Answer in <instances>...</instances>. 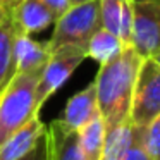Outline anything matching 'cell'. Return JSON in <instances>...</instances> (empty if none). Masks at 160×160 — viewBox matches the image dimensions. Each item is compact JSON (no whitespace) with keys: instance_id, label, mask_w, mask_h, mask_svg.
Returning <instances> with one entry per match:
<instances>
[{"instance_id":"cell-1","label":"cell","mask_w":160,"mask_h":160,"mask_svg":"<svg viewBox=\"0 0 160 160\" xmlns=\"http://www.w3.org/2000/svg\"><path fill=\"white\" fill-rule=\"evenodd\" d=\"M141 62L139 53L128 45L121 55L102 64L98 69L93 83L97 86L98 110L105 122V129L115 128L131 119L132 93Z\"/></svg>"},{"instance_id":"cell-2","label":"cell","mask_w":160,"mask_h":160,"mask_svg":"<svg viewBox=\"0 0 160 160\" xmlns=\"http://www.w3.org/2000/svg\"><path fill=\"white\" fill-rule=\"evenodd\" d=\"M43 71L16 72L0 95V145L31 117L38 115L36 86Z\"/></svg>"},{"instance_id":"cell-3","label":"cell","mask_w":160,"mask_h":160,"mask_svg":"<svg viewBox=\"0 0 160 160\" xmlns=\"http://www.w3.org/2000/svg\"><path fill=\"white\" fill-rule=\"evenodd\" d=\"M100 2L90 0L78 5H71L62 16L55 21L52 38L48 40V47L52 52L67 45L83 47L86 48L90 38L100 29Z\"/></svg>"},{"instance_id":"cell-4","label":"cell","mask_w":160,"mask_h":160,"mask_svg":"<svg viewBox=\"0 0 160 160\" xmlns=\"http://www.w3.org/2000/svg\"><path fill=\"white\" fill-rule=\"evenodd\" d=\"M160 115V64L155 59H143L138 71L131 103V122L148 126Z\"/></svg>"},{"instance_id":"cell-5","label":"cell","mask_w":160,"mask_h":160,"mask_svg":"<svg viewBox=\"0 0 160 160\" xmlns=\"http://www.w3.org/2000/svg\"><path fill=\"white\" fill-rule=\"evenodd\" d=\"M84 59H88V57L86 48H83V47L67 45L52 52L47 66L43 67L38 86H36V105H38V108H42V105L72 76V72L81 66Z\"/></svg>"},{"instance_id":"cell-6","label":"cell","mask_w":160,"mask_h":160,"mask_svg":"<svg viewBox=\"0 0 160 160\" xmlns=\"http://www.w3.org/2000/svg\"><path fill=\"white\" fill-rule=\"evenodd\" d=\"M131 47L141 59L160 52V0H132Z\"/></svg>"},{"instance_id":"cell-7","label":"cell","mask_w":160,"mask_h":160,"mask_svg":"<svg viewBox=\"0 0 160 160\" xmlns=\"http://www.w3.org/2000/svg\"><path fill=\"white\" fill-rule=\"evenodd\" d=\"M47 160H84L79 132L62 119H55L45 128Z\"/></svg>"},{"instance_id":"cell-8","label":"cell","mask_w":160,"mask_h":160,"mask_svg":"<svg viewBox=\"0 0 160 160\" xmlns=\"http://www.w3.org/2000/svg\"><path fill=\"white\" fill-rule=\"evenodd\" d=\"M100 24L114 33L124 45H131L132 33V0H98Z\"/></svg>"},{"instance_id":"cell-9","label":"cell","mask_w":160,"mask_h":160,"mask_svg":"<svg viewBox=\"0 0 160 160\" xmlns=\"http://www.w3.org/2000/svg\"><path fill=\"white\" fill-rule=\"evenodd\" d=\"M52 50L48 43L35 42L29 35L18 33L12 48V59H14L16 72H33V71H43L47 66Z\"/></svg>"},{"instance_id":"cell-10","label":"cell","mask_w":160,"mask_h":160,"mask_svg":"<svg viewBox=\"0 0 160 160\" xmlns=\"http://www.w3.org/2000/svg\"><path fill=\"white\" fill-rule=\"evenodd\" d=\"M12 19L19 33L33 35L55 24L57 16L42 0H21L12 11Z\"/></svg>"},{"instance_id":"cell-11","label":"cell","mask_w":160,"mask_h":160,"mask_svg":"<svg viewBox=\"0 0 160 160\" xmlns=\"http://www.w3.org/2000/svg\"><path fill=\"white\" fill-rule=\"evenodd\" d=\"M45 128L47 126H43L38 115L31 117L0 145V160H19L40 141V138L45 134Z\"/></svg>"},{"instance_id":"cell-12","label":"cell","mask_w":160,"mask_h":160,"mask_svg":"<svg viewBox=\"0 0 160 160\" xmlns=\"http://www.w3.org/2000/svg\"><path fill=\"white\" fill-rule=\"evenodd\" d=\"M100 110H98V100H97V86H95V83H91L84 90L78 91L74 97H71L67 100L62 114V121L69 128L79 131Z\"/></svg>"},{"instance_id":"cell-13","label":"cell","mask_w":160,"mask_h":160,"mask_svg":"<svg viewBox=\"0 0 160 160\" xmlns=\"http://www.w3.org/2000/svg\"><path fill=\"white\" fill-rule=\"evenodd\" d=\"M126 47L128 45H124L119 36H115L114 33L107 31L105 28H100V29L95 31V35L91 36L90 42H88L86 57L97 60L102 66V64L110 62L112 59L121 55Z\"/></svg>"},{"instance_id":"cell-14","label":"cell","mask_w":160,"mask_h":160,"mask_svg":"<svg viewBox=\"0 0 160 160\" xmlns=\"http://www.w3.org/2000/svg\"><path fill=\"white\" fill-rule=\"evenodd\" d=\"M132 138H134V124L131 122V119L115 128L105 129L102 160H122V157L131 146Z\"/></svg>"},{"instance_id":"cell-15","label":"cell","mask_w":160,"mask_h":160,"mask_svg":"<svg viewBox=\"0 0 160 160\" xmlns=\"http://www.w3.org/2000/svg\"><path fill=\"white\" fill-rule=\"evenodd\" d=\"M18 33L19 31L14 24L12 12H9L4 21L0 22V84L9 83V79L16 74L12 48Z\"/></svg>"},{"instance_id":"cell-16","label":"cell","mask_w":160,"mask_h":160,"mask_svg":"<svg viewBox=\"0 0 160 160\" xmlns=\"http://www.w3.org/2000/svg\"><path fill=\"white\" fill-rule=\"evenodd\" d=\"M79 143L84 160H102L105 143V122L100 112L79 129Z\"/></svg>"},{"instance_id":"cell-17","label":"cell","mask_w":160,"mask_h":160,"mask_svg":"<svg viewBox=\"0 0 160 160\" xmlns=\"http://www.w3.org/2000/svg\"><path fill=\"white\" fill-rule=\"evenodd\" d=\"M143 134H145V126H134V138L122 160H153V157L148 153L145 146Z\"/></svg>"},{"instance_id":"cell-18","label":"cell","mask_w":160,"mask_h":160,"mask_svg":"<svg viewBox=\"0 0 160 160\" xmlns=\"http://www.w3.org/2000/svg\"><path fill=\"white\" fill-rule=\"evenodd\" d=\"M145 146L153 160H160V115L155 117L148 126H145Z\"/></svg>"},{"instance_id":"cell-19","label":"cell","mask_w":160,"mask_h":160,"mask_svg":"<svg viewBox=\"0 0 160 160\" xmlns=\"http://www.w3.org/2000/svg\"><path fill=\"white\" fill-rule=\"evenodd\" d=\"M19 160H47V145H45V134L40 138V141L29 150L26 155H22Z\"/></svg>"},{"instance_id":"cell-20","label":"cell","mask_w":160,"mask_h":160,"mask_svg":"<svg viewBox=\"0 0 160 160\" xmlns=\"http://www.w3.org/2000/svg\"><path fill=\"white\" fill-rule=\"evenodd\" d=\"M42 2L57 16V19L71 7V0H42Z\"/></svg>"},{"instance_id":"cell-21","label":"cell","mask_w":160,"mask_h":160,"mask_svg":"<svg viewBox=\"0 0 160 160\" xmlns=\"http://www.w3.org/2000/svg\"><path fill=\"white\" fill-rule=\"evenodd\" d=\"M19 2H21V0H0V5H2L7 12H12Z\"/></svg>"},{"instance_id":"cell-22","label":"cell","mask_w":160,"mask_h":160,"mask_svg":"<svg viewBox=\"0 0 160 160\" xmlns=\"http://www.w3.org/2000/svg\"><path fill=\"white\" fill-rule=\"evenodd\" d=\"M7 14H9V12L5 11V9L2 7V5H0V22L4 21V19H5V16H7Z\"/></svg>"},{"instance_id":"cell-23","label":"cell","mask_w":160,"mask_h":160,"mask_svg":"<svg viewBox=\"0 0 160 160\" xmlns=\"http://www.w3.org/2000/svg\"><path fill=\"white\" fill-rule=\"evenodd\" d=\"M83 2H90V0H71V5H78V4H83Z\"/></svg>"},{"instance_id":"cell-24","label":"cell","mask_w":160,"mask_h":160,"mask_svg":"<svg viewBox=\"0 0 160 160\" xmlns=\"http://www.w3.org/2000/svg\"><path fill=\"white\" fill-rule=\"evenodd\" d=\"M152 59H155V60H157V62H158V64H160V52H158V53H155V55H153V57H152Z\"/></svg>"},{"instance_id":"cell-25","label":"cell","mask_w":160,"mask_h":160,"mask_svg":"<svg viewBox=\"0 0 160 160\" xmlns=\"http://www.w3.org/2000/svg\"><path fill=\"white\" fill-rule=\"evenodd\" d=\"M7 84V83H5ZM5 84H0V95H2V91H4V88H5Z\"/></svg>"}]
</instances>
